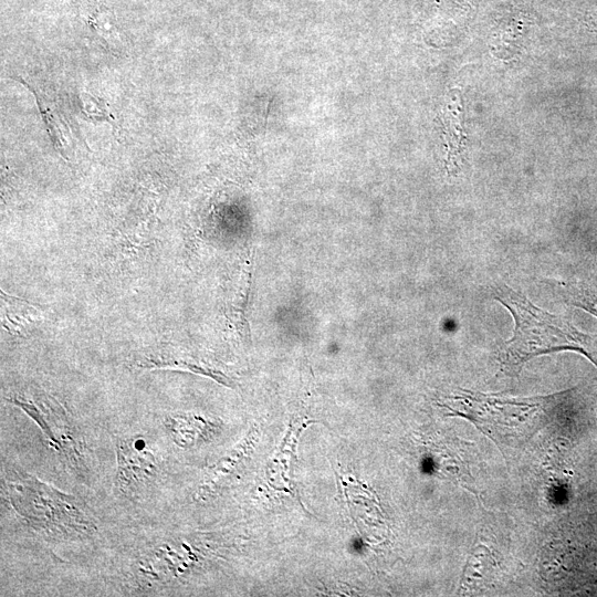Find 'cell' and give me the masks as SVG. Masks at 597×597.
Segmentation results:
<instances>
[{"mask_svg": "<svg viewBox=\"0 0 597 597\" xmlns=\"http://www.w3.org/2000/svg\"><path fill=\"white\" fill-rule=\"evenodd\" d=\"M7 401L21 409L41 430L66 468L84 479L90 472L85 440L69 411L50 395H12Z\"/></svg>", "mask_w": 597, "mask_h": 597, "instance_id": "3957f363", "label": "cell"}, {"mask_svg": "<svg viewBox=\"0 0 597 597\" xmlns=\"http://www.w3.org/2000/svg\"><path fill=\"white\" fill-rule=\"evenodd\" d=\"M490 555L486 549L481 547L471 555L464 572L462 584L467 588H475L481 579H485V575L490 568Z\"/></svg>", "mask_w": 597, "mask_h": 597, "instance_id": "9c48e42d", "label": "cell"}, {"mask_svg": "<svg viewBox=\"0 0 597 597\" xmlns=\"http://www.w3.org/2000/svg\"><path fill=\"white\" fill-rule=\"evenodd\" d=\"M562 293L567 303L597 317V275L562 283Z\"/></svg>", "mask_w": 597, "mask_h": 597, "instance_id": "52a82bcc", "label": "cell"}, {"mask_svg": "<svg viewBox=\"0 0 597 597\" xmlns=\"http://www.w3.org/2000/svg\"><path fill=\"white\" fill-rule=\"evenodd\" d=\"M169 440L180 449H192L208 441L216 432V423L192 412H169L163 420Z\"/></svg>", "mask_w": 597, "mask_h": 597, "instance_id": "5b68a950", "label": "cell"}, {"mask_svg": "<svg viewBox=\"0 0 597 597\" xmlns=\"http://www.w3.org/2000/svg\"><path fill=\"white\" fill-rule=\"evenodd\" d=\"M81 109L85 117L95 121H107L115 125V118L113 117L108 106L104 101L90 95L86 92L80 95Z\"/></svg>", "mask_w": 597, "mask_h": 597, "instance_id": "30bf717a", "label": "cell"}, {"mask_svg": "<svg viewBox=\"0 0 597 597\" xmlns=\"http://www.w3.org/2000/svg\"><path fill=\"white\" fill-rule=\"evenodd\" d=\"M87 23L104 36L107 41H111L114 35H117L114 27V17L111 11L102 8H93L87 10L86 15Z\"/></svg>", "mask_w": 597, "mask_h": 597, "instance_id": "8fae6325", "label": "cell"}, {"mask_svg": "<svg viewBox=\"0 0 597 597\" xmlns=\"http://www.w3.org/2000/svg\"><path fill=\"white\" fill-rule=\"evenodd\" d=\"M135 365L136 367L144 368V369L169 368V369L188 370L195 374L209 376L210 378L214 379L216 381L222 385L233 386L232 380L222 371L211 368V367L202 366L193 359L175 357L174 355L166 354V355H156V356L155 355L145 356L142 359L137 360Z\"/></svg>", "mask_w": 597, "mask_h": 597, "instance_id": "8992f818", "label": "cell"}, {"mask_svg": "<svg viewBox=\"0 0 597 597\" xmlns=\"http://www.w3.org/2000/svg\"><path fill=\"white\" fill-rule=\"evenodd\" d=\"M493 296L514 318V332L499 352L501 370L517 375L533 357L573 350L597 367V344L593 336L578 331L566 317L551 314L534 305L525 295L505 284L492 287Z\"/></svg>", "mask_w": 597, "mask_h": 597, "instance_id": "6da1fadb", "label": "cell"}, {"mask_svg": "<svg viewBox=\"0 0 597 597\" xmlns=\"http://www.w3.org/2000/svg\"><path fill=\"white\" fill-rule=\"evenodd\" d=\"M2 489L22 524L50 542H83L98 533L97 521L82 500L30 473L12 474Z\"/></svg>", "mask_w": 597, "mask_h": 597, "instance_id": "7a4b0ae2", "label": "cell"}, {"mask_svg": "<svg viewBox=\"0 0 597 597\" xmlns=\"http://www.w3.org/2000/svg\"><path fill=\"white\" fill-rule=\"evenodd\" d=\"M116 467L114 491L121 499L132 502L145 500L164 476V461L142 433L115 439Z\"/></svg>", "mask_w": 597, "mask_h": 597, "instance_id": "277c9868", "label": "cell"}, {"mask_svg": "<svg viewBox=\"0 0 597 597\" xmlns=\"http://www.w3.org/2000/svg\"><path fill=\"white\" fill-rule=\"evenodd\" d=\"M33 92L38 101L39 108L48 125L50 137L59 151L65 156V150L69 147L67 145L70 138L67 124L63 121L60 113L50 103H48L43 95L39 94L35 90H33Z\"/></svg>", "mask_w": 597, "mask_h": 597, "instance_id": "ba28073f", "label": "cell"}]
</instances>
